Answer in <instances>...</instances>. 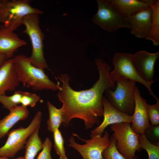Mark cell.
I'll list each match as a JSON object with an SVG mask.
<instances>
[{
    "label": "cell",
    "mask_w": 159,
    "mask_h": 159,
    "mask_svg": "<svg viewBox=\"0 0 159 159\" xmlns=\"http://www.w3.org/2000/svg\"><path fill=\"white\" fill-rule=\"evenodd\" d=\"M95 61L99 78L88 90L77 91L73 89L69 85L68 74H62L58 77L62 84L57 96L62 103V124L65 127L69 126L72 119L78 118L83 120L86 129L91 128L99 123L100 118L103 115V93L107 89L114 87L115 84L110 78V66L100 58L96 59Z\"/></svg>",
    "instance_id": "1"
},
{
    "label": "cell",
    "mask_w": 159,
    "mask_h": 159,
    "mask_svg": "<svg viewBox=\"0 0 159 159\" xmlns=\"http://www.w3.org/2000/svg\"><path fill=\"white\" fill-rule=\"evenodd\" d=\"M13 59L18 79L24 87L38 90H60V86L50 80L44 69L33 65L29 57L24 54H19L13 58Z\"/></svg>",
    "instance_id": "2"
},
{
    "label": "cell",
    "mask_w": 159,
    "mask_h": 159,
    "mask_svg": "<svg viewBox=\"0 0 159 159\" xmlns=\"http://www.w3.org/2000/svg\"><path fill=\"white\" fill-rule=\"evenodd\" d=\"M29 0H1L0 22L14 31L22 24L25 16L43 13L42 10L32 6Z\"/></svg>",
    "instance_id": "3"
},
{
    "label": "cell",
    "mask_w": 159,
    "mask_h": 159,
    "mask_svg": "<svg viewBox=\"0 0 159 159\" xmlns=\"http://www.w3.org/2000/svg\"><path fill=\"white\" fill-rule=\"evenodd\" d=\"M39 15L31 14L23 18L22 24L25 29L23 33L27 34L31 41L32 51L29 57L32 64L35 67L42 69H48V66L44 56L43 40L44 35L39 26Z\"/></svg>",
    "instance_id": "4"
},
{
    "label": "cell",
    "mask_w": 159,
    "mask_h": 159,
    "mask_svg": "<svg viewBox=\"0 0 159 159\" xmlns=\"http://www.w3.org/2000/svg\"><path fill=\"white\" fill-rule=\"evenodd\" d=\"M42 114L41 111H38L27 127H21L9 132L6 143L0 148V157L13 158L24 148L29 138L40 127Z\"/></svg>",
    "instance_id": "5"
},
{
    "label": "cell",
    "mask_w": 159,
    "mask_h": 159,
    "mask_svg": "<svg viewBox=\"0 0 159 159\" xmlns=\"http://www.w3.org/2000/svg\"><path fill=\"white\" fill-rule=\"evenodd\" d=\"M131 54L116 52L114 54L112 63L114 69L109 73L110 79L115 84L119 80L126 79L139 82L145 86L148 89L149 94L156 100L158 99L151 90L152 84L158 80L150 82L144 80L139 74L134 66L131 59Z\"/></svg>",
    "instance_id": "6"
},
{
    "label": "cell",
    "mask_w": 159,
    "mask_h": 159,
    "mask_svg": "<svg viewBox=\"0 0 159 159\" xmlns=\"http://www.w3.org/2000/svg\"><path fill=\"white\" fill-rule=\"evenodd\" d=\"M116 89L111 88L104 92L111 104L115 109L124 113L132 115L135 107L134 91L136 82L126 79L118 80Z\"/></svg>",
    "instance_id": "7"
},
{
    "label": "cell",
    "mask_w": 159,
    "mask_h": 159,
    "mask_svg": "<svg viewBox=\"0 0 159 159\" xmlns=\"http://www.w3.org/2000/svg\"><path fill=\"white\" fill-rule=\"evenodd\" d=\"M113 132L112 137L116 140V147L126 159H135L136 151L142 149L139 140V135L132 129L130 123L121 122L111 125Z\"/></svg>",
    "instance_id": "8"
},
{
    "label": "cell",
    "mask_w": 159,
    "mask_h": 159,
    "mask_svg": "<svg viewBox=\"0 0 159 159\" xmlns=\"http://www.w3.org/2000/svg\"><path fill=\"white\" fill-rule=\"evenodd\" d=\"M96 1L98 10L92 18L95 24L108 32H113L121 28L130 29V25L125 18L106 0H97Z\"/></svg>",
    "instance_id": "9"
},
{
    "label": "cell",
    "mask_w": 159,
    "mask_h": 159,
    "mask_svg": "<svg viewBox=\"0 0 159 159\" xmlns=\"http://www.w3.org/2000/svg\"><path fill=\"white\" fill-rule=\"evenodd\" d=\"M72 135L85 143L84 145L77 143L73 136H70L69 140V146L78 152L83 159H104L102 153L109 146L111 143L107 131H105L102 136L97 135L89 140L82 138L75 133H72Z\"/></svg>",
    "instance_id": "10"
},
{
    "label": "cell",
    "mask_w": 159,
    "mask_h": 159,
    "mask_svg": "<svg viewBox=\"0 0 159 159\" xmlns=\"http://www.w3.org/2000/svg\"><path fill=\"white\" fill-rule=\"evenodd\" d=\"M152 18L150 6L125 18L130 25L131 33L138 38L147 39L150 34Z\"/></svg>",
    "instance_id": "11"
},
{
    "label": "cell",
    "mask_w": 159,
    "mask_h": 159,
    "mask_svg": "<svg viewBox=\"0 0 159 159\" xmlns=\"http://www.w3.org/2000/svg\"><path fill=\"white\" fill-rule=\"evenodd\" d=\"M102 104L103 120L100 125L91 131V138L97 135L102 136L105 129L110 125L123 122L132 123V115L122 113L115 109L104 96L102 98Z\"/></svg>",
    "instance_id": "12"
},
{
    "label": "cell",
    "mask_w": 159,
    "mask_h": 159,
    "mask_svg": "<svg viewBox=\"0 0 159 159\" xmlns=\"http://www.w3.org/2000/svg\"><path fill=\"white\" fill-rule=\"evenodd\" d=\"M159 57V52L150 53L141 50L131 54V61L136 70L144 80L149 82L154 81V66Z\"/></svg>",
    "instance_id": "13"
},
{
    "label": "cell",
    "mask_w": 159,
    "mask_h": 159,
    "mask_svg": "<svg viewBox=\"0 0 159 159\" xmlns=\"http://www.w3.org/2000/svg\"><path fill=\"white\" fill-rule=\"evenodd\" d=\"M135 107L132 115L131 127L139 135H144L150 125L147 114L145 99L141 96L138 87L136 86L134 91Z\"/></svg>",
    "instance_id": "14"
},
{
    "label": "cell",
    "mask_w": 159,
    "mask_h": 159,
    "mask_svg": "<svg viewBox=\"0 0 159 159\" xmlns=\"http://www.w3.org/2000/svg\"><path fill=\"white\" fill-rule=\"evenodd\" d=\"M26 44L25 41L3 25L0 26V53L5 55L8 59L12 58L14 53L19 47Z\"/></svg>",
    "instance_id": "15"
},
{
    "label": "cell",
    "mask_w": 159,
    "mask_h": 159,
    "mask_svg": "<svg viewBox=\"0 0 159 159\" xmlns=\"http://www.w3.org/2000/svg\"><path fill=\"white\" fill-rule=\"evenodd\" d=\"M20 82L13 58L7 59L0 67V95L14 90Z\"/></svg>",
    "instance_id": "16"
},
{
    "label": "cell",
    "mask_w": 159,
    "mask_h": 159,
    "mask_svg": "<svg viewBox=\"0 0 159 159\" xmlns=\"http://www.w3.org/2000/svg\"><path fill=\"white\" fill-rule=\"evenodd\" d=\"M9 111V114L0 120V139L7 134L17 122L27 118L29 114L27 107L22 105H18Z\"/></svg>",
    "instance_id": "17"
},
{
    "label": "cell",
    "mask_w": 159,
    "mask_h": 159,
    "mask_svg": "<svg viewBox=\"0 0 159 159\" xmlns=\"http://www.w3.org/2000/svg\"><path fill=\"white\" fill-rule=\"evenodd\" d=\"M106 0L117 11L125 18L150 6L143 0Z\"/></svg>",
    "instance_id": "18"
},
{
    "label": "cell",
    "mask_w": 159,
    "mask_h": 159,
    "mask_svg": "<svg viewBox=\"0 0 159 159\" xmlns=\"http://www.w3.org/2000/svg\"><path fill=\"white\" fill-rule=\"evenodd\" d=\"M148 4L152 10V28L148 39L151 40L155 46L159 44V0H143Z\"/></svg>",
    "instance_id": "19"
},
{
    "label": "cell",
    "mask_w": 159,
    "mask_h": 159,
    "mask_svg": "<svg viewBox=\"0 0 159 159\" xmlns=\"http://www.w3.org/2000/svg\"><path fill=\"white\" fill-rule=\"evenodd\" d=\"M39 128L36 130L28 139L24 147V159H34L38 153L42 149L43 143L39 135Z\"/></svg>",
    "instance_id": "20"
},
{
    "label": "cell",
    "mask_w": 159,
    "mask_h": 159,
    "mask_svg": "<svg viewBox=\"0 0 159 159\" xmlns=\"http://www.w3.org/2000/svg\"><path fill=\"white\" fill-rule=\"evenodd\" d=\"M47 105L49 114V117L47 121V129L53 132L59 129L63 123L62 110L61 108H57L49 101L47 102Z\"/></svg>",
    "instance_id": "21"
},
{
    "label": "cell",
    "mask_w": 159,
    "mask_h": 159,
    "mask_svg": "<svg viewBox=\"0 0 159 159\" xmlns=\"http://www.w3.org/2000/svg\"><path fill=\"white\" fill-rule=\"evenodd\" d=\"M23 92L17 90L11 96H7L5 94L0 95V103L3 107L9 110L20 104Z\"/></svg>",
    "instance_id": "22"
},
{
    "label": "cell",
    "mask_w": 159,
    "mask_h": 159,
    "mask_svg": "<svg viewBox=\"0 0 159 159\" xmlns=\"http://www.w3.org/2000/svg\"><path fill=\"white\" fill-rule=\"evenodd\" d=\"M139 139L141 147L147 151L148 159H159V145L150 142L144 135H139Z\"/></svg>",
    "instance_id": "23"
},
{
    "label": "cell",
    "mask_w": 159,
    "mask_h": 159,
    "mask_svg": "<svg viewBox=\"0 0 159 159\" xmlns=\"http://www.w3.org/2000/svg\"><path fill=\"white\" fill-rule=\"evenodd\" d=\"M53 136L54 147L57 154L59 156V159H67L64 146V140L59 129H57L53 132Z\"/></svg>",
    "instance_id": "24"
},
{
    "label": "cell",
    "mask_w": 159,
    "mask_h": 159,
    "mask_svg": "<svg viewBox=\"0 0 159 159\" xmlns=\"http://www.w3.org/2000/svg\"><path fill=\"white\" fill-rule=\"evenodd\" d=\"M111 141L109 146L105 149L102 153L104 159H126L119 152L116 147V140L112 136L110 138ZM135 159H139L136 156Z\"/></svg>",
    "instance_id": "25"
},
{
    "label": "cell",
    "mask_w": 159,
    "mask_h": 159,
    "mask_svg": "<svg viewBox=\"0 0 159 159\" xmlns=\"http://www.w3.org/2000/svg\"><path fill=\"white\" fill-rule=\"evenodd\" d=\"M156 103L153 105L147 104L148 115L151 125H159V100H156Z\"/></svg>",
    "instance_id": "26"
},
{
    "label": "cell",
    "mask_w": 159,
    "mask_h": 159,
    "mask_svg": "<svg viewBox=\"0 0 159 159\" xmlns=\"http://www.w3.org/2000/svg\"><path fill=\"white\" fill-rule=\"evenodd\" d=\"M40 99V97L35 93L23 91L20 104L25 107H33Z\"/></svg>",
    "instance_id": "27"
},
{
    "label": "cell",
    "mask_w": 159,
    "mask_h": 159,
    "mask_svg": "<svg viewBox=\"0 0 159 159\" xmlns=\"http://www.w3.org/2000/svg\"><path fill=\"white\" fill-rule=\"evenodd\" d=\"M144 135L150 142L156 145H159V125H150L145 131Z\"/></svg>",
    "instance_id": "28"
},
{
    "label": "cell",
    "mask_w": 159,
    "mask_h": 159,
    "mask_svg": "<svg viewBox=\"0 0 159 159\" xmlns=\"http://www.w3.org/2000/svg\"><path fill=\"white\" fill-rule=\"evenodd\" d=\"M52 143L49 138H46L43 143V147L41 152L38 155L37 159H52L51 151Z\"/></svg>",
    "instance_id": "29"
},
{
    "label": "cell",
    "mask_w": 159,
    "mask_h": 159,
    "mask_svg": "<svg viewBox=\"0 0 159 159\" xmlns=\"http://www.w3.org/2000/svg\"><path fill=\"white\" fill-rule=\"evenodd\" d=\"M7 59H8L5 55L0 53V67Z\"/></svg>",
    "instance_id": "30"
},
{
    "label": "cell",
    "mask_w": 159,
    "mask_h": 159,
    "mask_svg": "<svg viewBox=\"0 0 159 159\" xmlns=\"http://www.w3.org/2000/svg\"><path fill=\"white\" fill-rule=\"evenodd\" d=\"M0 159H9L8 158L4 157H0ZM13 159H24V157L19 156L18 158Z\"/></svg>",
    "instance_id": "31"
},
{
    "label": "cell",
    "mask_w": 159,
    "mask_h": 159,
    "mask_svg": "<svg viewBox=\"0 0 159 159\" xmlns=\"http://www.w3.org/2000/svg\"><path fill=\"white\" fill-rule=\"evenodd\" d=\"M0 1H1V0H0Z\"/></svg>",
    "instance_id": "32"
}]
</instances>
